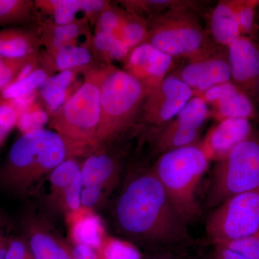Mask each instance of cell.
Returning <instances> with one entry per match:
<instances>
[{
    "label": "cell",
    "mask_w": 259,
    "mask_h": 259,
    "mask_svg": "<svg viewBox=\"0 0 259 259\" xmlns=\"http://www.w3.org/2000/svg\"><path fill=\"white\" fill-rule=\"evenodd\" d=\"M113 217L116 229L122 236L156 250L177 249L192 240L189 223L152 168L135 172L126 180Z\"/></svg>",
    "instance_id": "cell-1"
},
{
    "label": "cell",
    "mask_w": 259,
    "mask_h": 259,
    "mask_svg": "<svg viewBox=\"0 0 259 259\" xmlns=\"http://www.w3.org/2000/svg\"><path fill=\"white\" fill-rule=\"evenodd\" d=\"M71 157L74 156L69 145L52 130L22 135L10 148L0 182L9 192L25 194L34 182Z\"/></svg>",
    "instance_id": "cell-2"
},
{
    "label": "cell",
    "mask_w": 259,
    "mask_h": 259,
    "mask_svg": "<svg viewBox=\"0 0 259 259\" xmlns=\"http://www.w3.org/2000/svg\"><path fill=\"white\" fill-rule=\"evenodd\" d=\"M108 65L99 64L87 73L81 87L50 117L49 127L69 145L75 158L96 151L100 118V90Z\"/></svg>",
    "instance_id": "cell-3"
},
{
    "label": "cell",
    "mask_w": 259,
    "mask_h": 259,
    "mask_svg": "<svg viewBox=\"0 0 259 259\" xmlns=\"http://www.w3.org/2000/svg\"><path fill=\"white\" fill-rule=\"evenodd\" d=\"M148 90L123 69L108 65L100 90V118L96 150L127 132L141 111Z\"/></svg>",
    "instance_id": "cell-4"
},
{
    "label": "cell",
    "mask_w": 259,
    "mask_h": 259,
    "mask_svg": "<svg viewBox=\"0 0 259 259\" xmlns=\"http://www.w3.org/2000/svg\"><path fill=\"white\" fill-rule=\"evenodd\" d=\"M209 162L198 143L163 153L151 168L188 223L200 215L197 191Z\"/></svg>",
    "instance_id": "cell-5"
},
{
    "label": "cell",
    "mask_w": 259,
    "mask_h": 259,
    "mask_svg": "<svg viewBox=\"0 0 259 259\" xmlns=\"http://www.w3.org/2000/svg\"><path fill=\"white\" fill-rule=\"evenodd\" d=\"M258 187L259 136L253 132L216 163L206 204L215 208L232 196Z\"/></svg>",
    "instance_id": "cell-6"
},
{
    "label": "cell",
    "mask_w": 259,
    "mask_h": 259,
    "mask_svg": "<svg viewBox=\"0 0 259 259\" xmlns=\"http://www.w3.org/2000/svg\"><path fill=\"white\" fill-rule=\"evenodd\" d=\"M145 42L171 57L193 59L208 56L207 35L195 18L186 12L175 10L148 24Z\"/></svg>",
    "instance_id": "cell-7"
},
{
    "label": "cell",
    "mask_w": 259,
    "mask_h": 259,
    "mask_svg": "<svg viewBox=\"0 0 259 259\" xmlns=\"http://www.w3.org/2000/svg\"><path fill=\"white\" fill-rule=\"evenodd\" d=\"M258 229L259 187L226 199L214 208L205 226L214 245L246 238Z\"/></svg>",
    "instance_id": "cell-8"
},
{
    "label": "cell",
    "mask_w": 259,
    "mask_h": 259,
    "mask_svg": "<svg viewBox=\"0 0 259 259\" xmlns=\"http://www.w3.org/2000/svg\"><path fill=\"white\" fill-rule=\"evenodd\" d=\"M193 90L175 75L166 76L150 92L141 109L142 120L161 126L171 122L194 97Z\"/></svg>",
    "instance_id": "cell-9"
},
{
    "label": "cell",
    "mask_w": 259,
    "mask_h": 259,
    "mask_svg": "<svg viewBox=\"0 0 259 259\" xmlns=\"http://www.w3.org/2000/svg\"><path fill=\"white\" fill-rule=\"evenodd\" d=\"M125 154L116 140L85 157L81 165L82 188L101 191L107 197L119 185Z\"/></svg>",
    "instance_id": "cell-10"
},
{
    "label": "cell",
    "mask_w": 259,
    "mask_h": 259,
    "mask_svg": "<svg viewBox=\"0 0 259 259\" xmlns=\"http://www.w3.org/2000/svg\"><path fill=\"white\" fill-rule=\"evenodd\" d=\"M173 58L144 42L135 48L124 61V71L137 79L148 94L167 76Z\"/></svg>",
    "instance_id": "cell-11"
},
{
    "label": "cell",
    "mask_w": 259,
    "mask_h": 259,
    "mask_svg": "<svg viewBox=\"0 0 259 259\" xmlns=\"http://www.w3.org/2000/svg\"><path fill=\"white\" fill-rule=\"evenodd\" d=\"M228 48V61L233 83L250 97H257L259 83V48L241 36Z\"/></svg>",
    "instance_id": "cell-12"
},
{
    "label": "cell",
    "mask_w": 259,
    "mask_h": 259,
    "mask_svg": "<svg viewBox=\"0 0 259 259\" xmlns=\"http://www.w3.org/2000/svg\"><path fill=\"white\" fill-rule=\"evenodd\" d=\"M77 158H67L51 172L49 177L51 198L65 214L81 207V163Z\"/></svg>",
    "instance_id": "cell-13"
},
{
    "label": "cell",
    "mask_w": 259,
    "mask_h": 259,
    "mask_svg": "<svg viewBox=\"0 0 259 259\" xmlns=\"http://www.w3.org/2000/svg\"><path fill=\"white\" fill-rule=\"evenodd\" d=\"M190 87L193 92L203 93L213 87L231 81V71L228 59L205 56L193 59L174 74Z\"/></svg>",
    "instance_id": "cell-14"
},
{
    "label": "cell",
    "mask_w": 259,
    "mask_h": 259,
    "mask_svg": "<svg viewBox=\"0 0 259 259\" xmlns=\"http://www.w3.org/2000/svg\"><path fill=\"white\" fill-rule=\"evenodd\" d=\"M253 133L250 120L248 119H225L220 121L199 145L210 161H218Z\"/></svg>",
    "instance_id": "cell-15"
},
{
    "label": "cell",
    "mask_w": 259,
    "mask_h": 259,
    "mask_svg": "<svg viewBox=\"0 0 259 259\" xmlns=\"http://www.w3.org/2000/svg\"><path fill=\"white\" fill-rule=\"evenodd\" d=\"M201 97L214 107L220 121L228 118L250 120L256 115L250 97L232 81L213 87L202 93Z\"/></svg>",
    "instance_id": "cell-16"
},
{
    "label": "cell",
    "mask_w": 259,
    "mask_h": 259,
    "mask_svg": "<svg viewBox=\"0 0 259 259\" xmlns=\"http://www.w3.org/2000/svg\"><path fill=\"white\" fill-rule=\"evenodd\" d=\"M91 28L88 20L80 18L64 25L42 21L36 29L46 52L51 54L68 47H91L93 35Z\"/></svg>",
    "instance_id": "cell-17"
},
{
    "label": "cell",
    "mask_w": 259,
    "mask_h": 259,
    "mask_svg": "<svg viewBox=\"0 0 259 259\" xmlns=\"http://www.w3.org/2000/svg\"><path fill=\"white\" fill-rule=\"evenodd\" d=\"M91 69L66 70L49 76L42 83L37 93L50 117L81 87L87 73Z\"/></svg>",
    "instance_id": "cell-18"
},
{
    "label": "cell",
    "mask_w": 259,
    "mask_h": 259,
    "mask_svg": "<svg viewBox=\"0 0 259 259\" xmlns=\"http://www.w3.org/2000/svg\"><path fill=\"white\" fill-rule=\"evenodd\" d=\"M65 214L69 237L74 245H87L100 250L107 236L101 218L93 209L81 206Z\"/></svg>",
    "instance_id": "cell-19"
},
{
    "label": "cell",
    "mask_w": 259,
    "mask_h": 259,
    "mask_svg": "<svg viewBox=\"0 0 259 259\" xmlns=\"http://www.w3.org/2000/svg\"><path fill=\"white\" fill-rule=\"evenodd\" d=\"M27 234L33 259H75L73 250L44 225L31 221Z\"/></svg>",
    "instance_id": "cell-20"
},
{
    "label": "cell",
    "mask_w": 259,
    "mask_h": 259,
    "mask_svg": "<svg viewBox=\"0 0 259 259\" xmlns=\"http://www.w3.org/2000/svg\"><path fill=\"white\" fill-rule=\"evenodd\" d=\"M44 55L48 66L54 74L66 70L90 69L101 64L94 55L92 47L88 46L68 47L51 54L44 51Z\"/></svg>",
    "instance_id": "cell-21"
},
{
    "label": "cell",
    "mask_w": 259,
    "mask_h": 259,
    "mask_svg": "<svg viewBox=\"0 0 259 259\" xmlns=\"http://www.w3.org/2000/svg\"><path fill=\"white\" fill-rule=\"evenodd\" d=\"M211 31L215 41L228 47L242 36L233 1H221L213 10Z\"/></svg>",
    "instance_id": "cell-22"
},
{
    "label": "cell",
    "mask_w": 259,
    "mask_h": 259,
    "mask_svg": "<svg viewBox=\"0 0 259 259\" xmlns=\"http://www.w3.org/2000/svg\"><path fill=\"white\" fill-rule=\"evenodd\" d=\"M42 47L37 29L8 28L1 50V58L22 59L37 55Z\"/></svg>",
    "instance_id": "cell-23"
},
{
    "label": "cell",
    "mask_w": 259,
    "mask_h": 259,
    "mask_svg": "<svg viewBox=\"0 0 259 259\" xmlns=\"http://www.w3.org/2000/svg\"><path fill=\"white\" fill-rule=\"evenodd\" d=\"M34 2L40 22L64 25L80 19L78 18V15H81L80 0H35Z\"/></svg>",
    "instance_id": "cell-24"
},
{
    "label": "cell",
    "mask_w": 259,
    "mask_h": 259,
    "mask_svg": "<svg viewBox=\"0 0 259 259\" xmlns=\"http://www.w3.org/2000/svg\"><path fill=\"white\" fill-rule=\"evenodd\" d=\"M40 20L31 0H0V27L38 25Z\"/></svg>",
    "instance_id": "cell-25"
},
{
    "label": "cell",
    "mask_w": 259,
    "mask_h": 259,
    "mask_svg": "<svg viewBox=\"0 0 259 259\" xmlns=\"http://www.w3.org/2000/svg\"><path fill=\"white\" fill-rule=\"evenodd\" d=\"M91 47L97 60L107 65L125 61L131 51L120 38L102 32H93Z\"/></svg>",
    "instance_id": "cell-26"
},
{
    "label": "cell",
    "mask_w": 259,
    "mask_h": 259,
    "mask_svg": "<svg viewBox=\"0 0 259 259\" xmlns=\"http://www.w3.org/2000/svg\"><path fill=\"white\" fill-rule=\"evenodd\" d=\"M199 131L184 128L173 121L165 125L156 138V149L163 153L198 144Z\"/></svg>",
    "instance_id": "cell-27"
},
{
    "label": "cell",
    "mask_w": 259,
    "mask_h": 259,
    "mask_svg": "<svg viewBox=\"0 0 259 259\" xmlns=\"http://www.w3.org/2000/svg\"><path fill=\"white\" fill-rule=\"evenodd\" d=\"M52 75L54 74L50 70L45 66H41L24 79L15 81L2 90V99L3 100H14L36 92L42 83Z\"/></svg>",
    "instance_id": "cell-28"
},
{
    "label": "cell",
    "mask_w": 259,
    "mask_h": 259,
    "mask_svg": "<svg viewBox=\"0 0 259 259\" xmlns=\"http://www.w3.org/2000/svg\"><path fill=\"white\" fill-rule=\"evenodd\" d=\"M208 112L207 102L201 97H193L171 121L184 128L199 131L207 120Z\"/></svg>",
    "instance_id": "cell-29"
},
{
    "label": "cell",
    "mask_w": 259,
    "mask_h": 259,
    "mask_svg": "<svg viewBox=\"0 0 259 259\" xmlns=\"http://www.w3.org/2000/svg\"><path fill=\"white\" fill-rule=\"evenodd\" d=\"M148 28L147 20L126 11L121 32V40L130 50L132 51L146 41Z\"/></svg>",
    "instance_id": "cell-30"
},
{
    "label": "cell",
    "mask_w": 259,
    "mask_h": 259,
    "mask_svg": "<svg viewBox=\"0 0 259 259\" xmlns=\"http://www.w3.org/2000/svg\"><path fill=\"white\" fill-rule=\"evenodd\" d=\"M125 14V10L112 5L109 2L95 22L93 27L95 28L94 32H102L112 34L121 40V32Z\"/></svg>",
    "instance_id": "cell-31"
},
{
    "label": "cell",
    "mask_w": 259,
    "mask_h": 259,
    "mask_svg": "<svg viewBox=\"0 0 259 259\" xmlns=\"http://www.w3.org/2000/svg\"><path fill=\"white\" fill-rule=\"evenodd\" d=\"M49 112L39 106L38 104L35 103L20 115L17 127L22 135L26 134L44 129V126L49 123Z\"/></svg>",
    "instance_id": "cell-32"
},
{
    "label": "cell",
    "mask_w": 259,
    "mask_h": 259,
    "mask_svg": "<svg viewBox=\"0 0 259 259\" xmlns=\"http://www.w3.org/2000/svg\"><path fill=\"white\" fill-rule=\"evenodd\" d=\"M103 259H141L138 250L128 242L107 236L100 247Z\"/></svg>",
    "instance_id": "cell-33"
},
{
    "label": "cell",
    "mask_w": 259,
    "mask_h": 259,
    "mask_svg": "<svg viewBox=\"0 0 259 259\" xmlns=\"http://www.w3.org/2000/svg\"><path fill=\"white\" fill-rule=\"evenodd\" d=\"M37 55L22 59L0 58V90L2 91L14 82L25 65Z\"/></svg>",
    "instance_id": "cell-34"
},
{
    "label": "cell",
    "mask_w": 259,
    "mask_h": 259,
    "mask_svg": "<svg viewBox=\"0 0 259 259\" xmlns=\"http://www.w3.org/2000/svg\"><path fill=\"white\" fill-rule=\"evenodd\" d=\"M258 5L259 2L254 0L233 1V6L241 29L242 36L250 34L253 30L255 23V10Z\"/></svg>",
    "instance_id": "cell-35"
},
{
    "label": "cell",
    "mask_w": 259,
    "mask_h": 259,
    "mask_svg": "<svg viewBox=\"0 0 259 259\" xmlns=\"http://www.w3.org/2000/svg\"><path fill=\"white\" fill-rule=\"evenodd\" d=\"M215 245L225 247L247 259H259V229L246 238Z\"/></svg>",
    "instance_id": "cell-36"
},
{
    "label": "cell",
    "mask_w": 259,
    "mask_h": 259,
    "mask_svg": "<svg viewBox=\"0 0 259 259\" xmlns=\"http://www.w3.org/2000/svg\"><path fill=\"white\" fill-rule=\"evenodd\" d=\"M20 114L9 100L0 102V127L8 135L17 126Z\"/></svg>",
    "instance_id": "cell-37"
},
{
    "label": "cell",
    "mask_w": 259,
    "mask_h": 259,
    "mask_svg": "<svg viewBox=\"0 0 259 259\" xmlns=\"http://www.w3.org/2000/svg\"><path fill=\"white\" fill-rule=\"evenodd\" d=\"M81 18L86 19L91 27H94L99 15L108 4L105 0H80Z\"/></svg>",
    "instance_id": "cell-38"
},
{
    "label": "cell",
    "mask_w": 259,
    "mask_h": 259,
    "mask_svg": "<svg viewBox=\"0 0 259 259\" xmlns=\"http://www.w3.org/2000/svg\"><path fill=\"white\" fill-rule=\"evenodd\" d=\"M5 259H33L28 250L26 242L20 238L10 239Z\"/></svg>",
    "instance_id": "cell-39"
},
{
    "label": "cell",
    "mask_w": 259,
    "mask_h": 259,
    "mask_svg": "<svg viewBox=\"0 0 259 259\" xmlns=\"http://www.w3.org/2000/svg\"><path fill=\"white\" fill-rule=\"evenodd\" d=\"M72 250L75 259H103L99 250L87 245H74Z\"/></svg>",
    "instance_id": "cell-40"
},
{
    "label": "cell",
    "mask_w": 259,
    "mask_h": 259,
    "mask_svg": "<svg viewBox=\"0 0 259 259\" xmlns=\"http://www.w3.org/2000/svg\"><path fill=\"white\" fill-rule=\"evenodd\" d=\"M141 259H187L177 249L156 250L151 255Z\"/></svg>",
    "instance_id": "cell-41"
},
{
    "label": "cell",
    "mask_w": 259,
    "mask_h": 259,
    "mask_svg": "<svg viewBox=\"0 0 259 259\" xmlns=\"http://www.w3.org/2000/svg\"><path fill=\"white\" fill-rule=\"evenodd\" d=\"M10 239L0 232V259H5Z\"/></svg>",
    "instance_id": "cell-42"
},
{
    "label": "cell",
    "mask_w": 259,
    "mask_h": 259,
    "mask_svg": "<svg viewBox=\"0 0 259 259\" xmlns=\"http://www.w3.org/2000/svg\"><path fill=\"white\" fill-rule=\"evenodd\" d=\"M8 28L0 30V58H1L2 47H3V42L5 41V37H6L7 34H8Z\"/></svg>",
    "instance_id": "cell-43"
},
{
    "label": "cell",
    "mask_w": 259,
    "mask_h": 259,
    "mask_svg": "<svg viewBox=\"0 0 259 259\" xmlns=\"http://www.w3.org/2000/svg\"><path fill=\"white\" fill-rule=\"evenodd\" d=\"M7 134H5L4 131H3V129L0 127V145L3 144V141L6 137Z\"/></svg>",
    "instance_id": "cell-44"
},
{
    "label": "cell",
    "mask_w": 259,
    "mask_h": 259,
    "mask_svg": "<svg viewBox=\"0 0 259 259\" xmlns=\"http://www.w3.org/2000/svg\"><path fill=\"white\" fill-rule=\"evenodd\" d=\"M257 97H258V100H259V83H258V93H257Z\"/></svg>",
    "instance_id": "cell-45"
}]
</instances>
